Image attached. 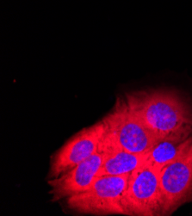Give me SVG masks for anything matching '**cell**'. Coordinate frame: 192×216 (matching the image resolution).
Segmentation results:
<instances>
[{
	"mask_svg": "<svg viewBox=\"0 0 192 216\" xmlns=\"http://www.w3.org/2000/svg\"><path fill=\"white\" fill-rule=\"evenodd\" d=\"M102 152L96 153L58 177L48 179L49 194L52 202L65 200L87 190L93 183L102 164Z\"/></svg>",
	"mask_w": 192,
	"mask_h": 216,
	"instance_id": "7",
	"label": "cell"
},
{
	"mask_svg": "<svg viewBox=\"0 0 192 216\" xmlns=\"http://www.w3.org/2000/svg\"><path fill=\"white\" fill-rule=\"evenodd\" d=\"M102 121L106 130L127 151L138 153H148L157 141L139 115L130 107L124 95L118 96L114 107Z\"/></svg>",
	"mask_w": 192,
	"mask_h": 216,
	"instance_id": "3",
	"label": "cell"
},
{
	"mask_svg": "<svg viewBox=\"0 0 192 216\" xmlns=\"http://www.w3.org/2000/svg\"><path fill=\"white\" fill-rule=\"evenodd\" d=\"M159 182L163 215H171L192 202V137L178 157L159 170Z\"/></svg>",
	"mask_w": 192,
	"mask_h": 216,
	"instance_id": "5",
	"label": "cell"
},
{
	"mask_svg": "<svg viewBox=\"0 0 192 216\" xmlns=\"http://www.w3.org/2000/svg\"><path fill=\"white\" fill-rule=\"evenodd\" d=\"M124 96L157 140L172 133L192 132V103L178 90L158 88Z\"/></svg>",
	"mask_w": 192,
	"mask_h": 216,
	"instance_id": "1",
	"label": "cell"
},
{
	"mask_svg": "<svg viewBox=\"0 0 192 216\" xmlns=\"http://www.w3.org/2000/svg\"><path fill=\"white\" fill-rule=\"evenodd\" d=\"M99 149L103 160L97 177L130 174L147 162L148 153L138 154L127 151L107 130L100 142Z\"/></svg>",
	"mask_w": 192,
	"mask_h": 216,
	"instance_id": "8",
	"label": "cell"
},
{
	"mask_svg": "<svg viewBox=\"0 0 192 216\" xmlns=\"http://www.w3.org/2000/svg\"><path fill=\"white\" fill-rule=\"evenodd\" d=\"M191 137L192 132L183 131L158 139L148 152L147 162L160 170L178 157Z\"/></svg>",
	"mask_w": 192,
	"mask_h": 216,
	"instance_id": "9",
	"label": "cell"
},
{
	"mask_svg": "<svg viewBox=\"0 0 192 216\" xmlns=\"http://www.w3.org/2000/svg\"><path fill=\"white\" fill-rule=\"evenodd\" d=\"M123 206L127 215H163L159 169L146 162L129 174Z\"/></svg>",
	"mask_w": 192,
	"mask_h": 216,
	"instance_id": "4",
	"label": "cell"
},
{
	"mask_svg": "<svg viewBox=\"0 0 192 216\" xmlns=\"http://www.w3.org/2000/svg\"><path fill=\"white\" fill-rule=\"evenodd\" d=\"M105 131V125L101 120L66 140L51 156L48 180L58 177L96 153Z\"/></svg>",
	"mask_w": 192,
	"mask_h": 216,
	"instance_id": "6",
	"label": "cell"
},
{
	"mask_svg": "<svg viewBox=\"0 0 192 216\" xmlns=\"http://www.w3.org/2000/svg\"><path fill=\"white\" fill-rule=\"evenodd\" d=\"M129 174L96 177L84 192L65 199L66 208L79 214L127 215L123 206Z\"/></svg>",
	"mask_w": 192,
	"mask_h": 216,
	"instance_id": "2",
	"label": "cell"
}]
</instances>
